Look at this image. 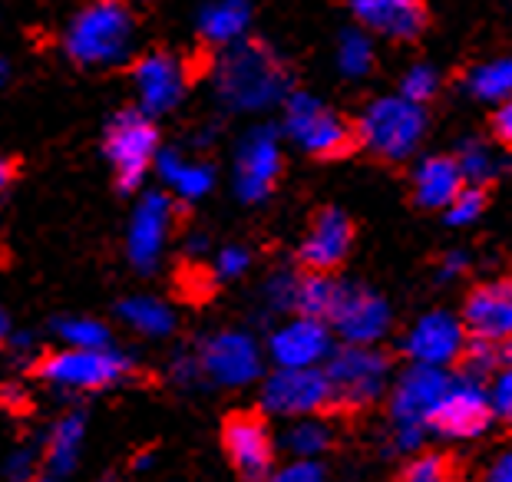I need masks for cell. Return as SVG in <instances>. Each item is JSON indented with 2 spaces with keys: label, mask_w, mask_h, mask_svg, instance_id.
<instances>
[{
  "label": "cell",
  "mask_w": 512,
  "mask_h": 482,
  "mask_svg": "<svg viewBox=\"0 0 512 482\" xmlns=\"http://www.w3.org/2000/svg\"><path fill=\"white\" fill-rule=\"evenodd\" d=\"M100 482H116V479H100Z\"/></svg>",
  "instance_id": "obj_53"
},
{
  "label": "cell",
  "mask_w": 512,
  "mask_h": 482,
  "mask_svg": "<svg viewBox=\"0 0 512 482\" xmlns=\"http://www.w3.org/2000/svg\"><path fill=\"white\" fill-rule=\"evenodd\" d=\"M265 482H328V469L318 459H291L288 466L271 469Z\"/></svg>",
  "instance_id": "obj_37"
},
{
  "label": "cell",
  "mask_w": 512,
  "mask_h": 482,
  "mask_svg": "<svg viewBox=\"0 0 512 482\" xmlns=\"http://www.w3.org/2000/svg\"><path fill=\"white\" fill-rule=\"evenodd\" d=\"M337 67H341L344 76H367L370 67H374V47L364 30H344L341 40H337Z\"/></svg>",
  "instance_id": "obj_30"
},
{
  "label": "cell",
  "mask_w": 512,
  "mask_h": 482,
  "mask_svg": "<svg viewBox=\"0 0 512 482\" xmlns=\"http://www.w3.org/2000/svg\"><path fill=\"white\" fill-rule=\"evenodd\" d=\"M172 222H176V208L166 192H146L136 202L126 232V258L133 261L136 271L149 275L159 268V258L172 235Z\"/></svg>",
  "instance_id": "obj_11"
},
{
  "label": "cell",
  "mask_w": 512,
  "mask_h": 482,
  "mask_svg": "<svg viewBox=\"0 0 512 482\" xmlns=\"http://www.w3.org/2000/svg\"><path fill=\"white\" fill-rule=\"evenodd\" d=\"M285 133L318 159H337L354 146L357 133L308 93L285 96Z\"/></svg>",
  "instance_id": "obj_7"
},
{
  "label": "cell",
  "mask_w": 512,
  "mask_h": 482,
  "mask_svg": "<svg viewBox=\"0 0 512 482\" xmlns=\"http://www.w3.org/2000/svg\"><path fill=\"white\" fill-rule=\"evenodd\" d=\"M463 172L450 156H430L423 159L413 172V199L420 208H446L453 195L463 189Z\"/></svg>",
  "instance_id": "obj_22"
},
{
  "label": "cell",
  "mask_w": 512,
  "mask_h": 482,
  "mask_svg": "<svg viewBox=\"0 0 512 482\" xmlns=\"http://www.w3.org/2000/svg\"><path fill=\"white\" fill-rule=\"evenodd\" d=\"M328 324L347 344H377L390 327V308L374 291L357 288V284H337Z\"/></svg>",
  "instance_id": "obj_12"
},
{
  "label": "cell",
  "mask_w": 512,
  "mask_h": 482,
  "mask_svg": "<svg viewBox=\"0 0 512 482\" xmlns=\"http://www.w3.org/2000/svg\"><path fill=\"white\" fill-rule=\"evenodd\" d=\"M83 443H86V416L83 413L60 416L57 426H53L50 436H47V453H43V466H47L57 479L73 473L76 463H80Z\"/></svg>",
  "instance_id": "obj_25"
},
{
  "label": "cell",
  "mask_w": 512,
  "mask_h": 482,
  "mask_svg": "<svg viewBox=\"0 0 512 482\" xmlns=\"http://www.w3.org/2000/svg\"><path fill=\"white\" fill-rule=\"evenodd\" d=\"M212 83L219 100L235 113H258L288 96V70L265 43L235 40L215 60Z\"/></svg>",
  "instance_id": "obj_1"
},
{
  "label": "cell",
  "mask_w": 512,
  "mask_h": 482,
  "mask_svg": "<svg viewBox=\"0 0 512 482\" xmlns=\"http://www.w3.org/2000/svg\"><path fill=\"white\" fill-rule=\"evenodd\" d=\"M4 473H7V482H30L37 473V453L27 446L14 449L7 459V466H4Z\"/></svg>",
  "instance_id": "obj_39"
},
{
  "label": "cell",
  "mask_w": 512,
  "mask_h": 482,
  "mask_svg": "<svg viewBox=\"0 0 512 482\" xmlns=\"http://www.w3.org/2000/svg\"><path fill=\"white\" fill-rule=\"evenodd\" d=\"M456 166L463 172V182L466 185H483L493 179V156H489V149L483 142H463L460 146V156H456Z\"/></svg>",
  "instance_id": "obj_33"
},
{
  "label": "cell",
  "mask_w": 512,
  "mask_h": 482,
  "mask_svg": "<svg viewBox=\"0 0 512 482\" xmlns=\"http://www.w3.org/2000/svg\"><path fill=\"white\" fill-rule=\"evenodd\" d=\"M156 172H159V179L162 185L172 192V195H179V199L185 202H195V199H202V195H209L212 192V185H215V169L209 166V162H195V159H185L179 156V152H156Z\"/></svg>",
  "instance_id": "obj_23"
},
{
  "label": "cell",
  "mask_w": 512,
  "mask_h": 482,
  "mask_svg": "<svg viewBox=\"0 0 512 482\" xmlns=\"http://www.w3.org/2000/svg\"><path fill=\"white\" fill-rule=\"evenodd\" d=\"M252 24V4L248 0H212L199 10V37L215 47L242 40Z\"/></svg>",
  "instance_id": "obj_24"
},
{
  "label": "cell",
  "mask_w": 512,
  "mask_h": 482,
  "mask_svg": "<svg viewBox=\"0 0 512 482\" xmlns=\"http://www.w3.org/2000/svg\"><path fill=\"white\" fill-rule=\"evenodd\" d=\"M334 298H337V281L328 278V271H311V275L294 281L291 311H298L304 317H321V321H328V314L334 308Z\"/></svg>",
  "instance_id": "obj_28"
},
{
  "label": "cell",
  "mask_w": 512,
  "mask_h": 482,
  "mask_svg": "<svg viewBox=\"0 0 512 482\" xmlns=\"http://www.w3.org/2000/svg\"><path fill=\"white\" fill-rule=\"evenodd\" d=\"M400 482H456V469L440 453H423L403 469Z\"/></svg>",
  "instance_id": "obj_34"
},
{
  "label": "cell",
  "mask_w": 512,
  "mask_h": 482,
  "mask_svg": "<svg viewBox=\"0 0 512 482\" xmlns=\"http://www.w3.org/2000/svg\"><path fill=\"white\" fill-rule=\"evenodd\" d=\"M483 482H512V449H506V453H499L493 459V466L486 469Z\"/></svg>",
  "instance_id": "obj_45"
},
{
  "label": "cell",
  "mask_w": 512,
  "mask_h": 482,
  "mask_svg": "<svg viewBox=\"0 0 512 482\" xmlns=\"http://www.w3.org/2000/svg\"><path fill=\"white\" fill-rule=\"evenodd\" d=\"M354 241V225L341 208H324L314 215V222L304 235L298 258L308 271H331L347 258Z\"/></svg>",
  "instance_id": "obj_20"
},
{
  "label": "cell",
  "mask_w": 512,
  "mask_h": 482,
  "mask_svg": "<svg viewBox=\"0 0 512 482\" xmlns=\"http://www.w3.org/2000/svg\"><path fill=\"white\" fill-rule=\"evenodd\" d=\"M199 370L215 387H248L261 374V347L245 331H219L199 347Z\"/></svg>",
  "instance_id": "obj_9"
},
{
  "label": "cell",
  "mask_w": 512,
  "mask_h": 482,
  "mask_svg": "<svg viewBox=\"0 0 512 482\" xmlns=\"http://www.w3.org/2000/svg\"><path fill=\"white\" fill-rule=\"evenodd\" d=\"M225 456L245 482H265L275 469V436L255 413H235L225 423Z\"/></svg>",
  "instance_id": "obj_14"
},
{
  "label": "cell",
  "mask_w": 512,
  "mask_h": 482,
  "mask_svg": "<svg viewBox=\"0 0 512 482\" xmlns=\"http://www.w3.org/2000/svg\"><path fill=\"white\" fill-rule=\"evenodd\" d=\"M463 327L473 337L503 344L512 337V278L486 281L463 304Z\"/></svg>",
  "instance_id": "obj_19"
},
{
  "label": "cell",
  "mask_w": 512,
  "mask_h": 482,
  "mask_svg": "<svg viewBox=\"0 0 512 482\" xmlns=\"http://www.w3.org/2000/svg\"><path fill=\"white\" fill-rule=\"evenodd\" d=\"M331 350L334 341L328 321L304 314L285 321L268 341V357L275 360V367H321L331 357Z\"/></svg>",
  "instance_id": "obj_16"
},
{
  "label": "cell",
  "mask_w": 512,
  "mask_h": 482,
  "mask_svg": "<svg viewBox=\"0 0 512 482\" xmlns=\"http://www.w3.org/2000/svg\"><path fill=\"white\" fill-rule=\"evenodd\" d=\"M172 380H176L179 387H195V383L202 380L199 357H195V354H179L176 360H172Z\"/></svg>",
  "instance_id": "obj_43"
},
{
  "label": "cell",
  "mask_w": 512,
  "mask_h": 482,
  "mask_svg": "<svg viewBox=\"0 0 512 482\" xmlns=\"http://www.w3.org/2000/svg\"><path fill=\"white\" fill-rule=\"evenodd\" d=\"M103 149L110 166L116 169L119 189L123 192L139 189L159 152V133L152 126V116H146L143 109H123V113H116L110 119V126H106Z\"/></svg>",
  "instance_id": "obj_5"
},
{
  "label": "cell",
  "mask_w": 512,
  "mask_h": 482,
  "mask_svg": "<svg viewBox=\"0 0 512 482\" xmlns=\"http://www.w3.org/2000/svg\"><path fill=\"white\" fill-rule=\"evenodd\" d=\"M470 93L476 100H486V103H503L512 96V57L506 60H493V63H483L470 73Z\"/></svg>",
  "instance_id": "obj_29"
},
{
  "label": "cell",
  "mask_w": 512,
  "mask_h": 482,
  "mask_svg": "<svg viewBox=\"0 0 512 482\" xmlns=\"http://www.w3.org/2000/svg\"><path fill=\"white\" fill-rule=\"evenodd\" d=\"M463 268H466V255H463V251H450V255L443 258V265H440V278L450 281V278L460 275Z\"/></svg>",
  "instance_id": "obj_46"
},
{
  "label": "cell",
  "mask_w": 512,
  "mask_h": 482,
  "mask_svg": "<svg viewBox=\"0 0 512 482\" xmlns=\"http://www.w3.org/2000/svg\"><path fill=\"white\" fill-rule=\"evenodd\" d=\"M63 47L83 67H119L136 47L133 10L126 0H93L70 20Z\"/></svg>",
  "instance_id": "obj_2"
},
{
  "label": "cell",
  "mask_w": 512,
  "mask_h": 482,
  "mask_svg": "<svg viewBox=\"0 0 512 482\" xmlns=\"http://www.w3.org/2000/svg\"><path fill=\"white\" fill-rule=\"evenodd\" d=\"M324 374H328L334 407L364 410L387 390L390 360L374 350V344H344L324 360Z\"/></svg>",
  "instance_id": "obj_4"
},
{
  "label": "cell",
  "mask_w": 512,
  "mask_h": 482,
  "mask_svg": "<svg viewBox=\"0 0 512 482\" xmlns=\"http://www.w3.org/2000/svg\"><path fill=\"white\" fill-rule=\"evenodd\" d=\"M354 133L377 159L403 162L417 152L427 133V113L420 103H410L403 96H380L364 109Z\"/></svg>",
  "instance_id": "obj_3"
},
{
  "label": "cell",
  "mask_w": 512,
  "mask_h": 482,
  "mask_svg": "<svg viewBox=\"0 0 512 482\" xmlns=\"http://www.w3.org/2000/svg\"><path fill=\"white\" fill-rule=\"evenodd\" d=\"M450 374L443 367L430 364H410L394 383L390 393V416L394 423H420L427 426L430 410L437 407V400L443 397V390L450 387Z\"/></svg>",
  "instance_id": "obj_18"
},
{
  "label": "cell",
  "mask_w": 512,
  "mask_h": 482,
  "mask_svg": "<svg viewBox=\"0 0 512 482\" xmlns=\"http://www.w3.org/2000/svg\"><path fill=\"white\" fill-rule=\"evenodd\" d=\"M357 24L390 40H417L427 30L423 0H351Z\"/></svg>",
  "instance_id": "obj_21"
},
{
  "label": "cell",
  "mask_w": 512,
  "mask_h": 482,
  "mask_svg": "<svg viewBox=\"0 0 512 482\" xmlns=\"http://www.w3.org/2000/svg\"><path fill=\"white\" fill-rule=\"evenodd\" d=\"M437 86H440V76L433 67H427V63H420V67H410L407 76L400 80V96L410 103H430L433 96H437Z\"/></svg>",
  "instance_id": "obj_36"
},
{
  "label": "cell",
  "mask_w": 512,
  "mask_h": 482,
  "mask_svg": "<svg viewBox=\"0 0 512 482\" xmlns=\"http://www.w3.org/2000/svg\"><path fill=\"white\" fill-rule=\"evenodd\" d=\"M281 172V142L275 126L252 129L242 146H238V169H235V195L248 205L265 202L275 189Z\"/></svg>",
  "instance_id": "obj_13"
},
{
  "label": "cell",
  "mask_w": 512,
  "mask_h": 482,
  "mask_svg": "<svg viewBox=\"0 0 512 482\" xmlns=\"http://www.w3.org/2000/svg\"><path fill=\"white\" fill-rule=\"evenodd\" d=\"M463 344L466 327L460 317H453L450 311H430L403 337V354L410 357V364L450 367L460 357Z\"/></svg>",
  "instance_id": "obj_15"
},
{
  "label": "cell",
  "mask_w": 512,
  "mask_h": 482,
  "mask_svg": "<svg viewBox=\"0 0 512 482\" xmlns=\"http://www.w3.org/2000/svg\"><path fill=\"white\" fill-rule=\"evenodd\" d=\"M119 317L143 337H169L176 331V314H172L169 304H162L159 298H146V294L126 298L119 304Z\"/></svg>",
  "instance_id": "obj_26"
},
{
  "label": "cell",
  "mask_w": 512,
  "mask_h": 482,
  "mask_svg": "<svg viewBox=\"0 0 512 482\" xmlns=\"http://www.w3.org/2000/svg\"><path fill=\"white\" fill-rule=\"evenodd\" d=\"M53 331L63 341V347H106L113 341L110 327L93 317H60Z\"/></svg>",
  "instance_id": "obj_31"
},
{
  "label": "cell",
  "mask_w": 512,
  "mask_h": 482,
  "mask_svg": "<svg viewBox=\"0 0 512 482\" xmlns=\"http://www.w3.org/2000/svg\"><path fill=\"white\" fill-rule=\"evenodd\" d=\"M331 440H334L331 426L318 420L314 413H308L288 426L285 436H281V446L288 449L291 459H318L321 453L331 449Z\"/></svg>",
  "instance_id": "obj_27"
},
{
  "label": "cell",
  "mask_w": 512,
  "mask_h": 482,
  "mask_svg": "<svg viewBox=\"0 0 512 482\" xmlns=\"http://www.w3.org/2000/svg\"><path fill=\"white\" fill-rule=\"evenodd\" d=\"M489 403H493L496 416H503V420L512 423V367L496 377L493 390H489Z\"/></svg>",
  "instance_id": "obj_41"
},
{
  "label": "cell",
  "mask_w": 512,
  "mask_h": 482,
  "mask_svg": "<svg viewBox=\"0 0 512 482\" xmlns=\"http://www.w3.org/2000/svg\"><path fill=\"white\" fill-rule=\"evenodd\" d=\"M261 403L275 416H308L331 407L324 367H278L261 387Z\"/></svg>",
  "instance_id": "obj_10"
},
{
  "label": "cell",
  "mask_w": 512,
  "mask_h": 482,
  "mask_svg": "<svg viewBox=\"0 0 512 482\" xmlns=\"http://www.w3.org/2000/svg\"><path fill=\"white\" fill-rule=\"evenodd\" d=\"M483 208H486L483 185H463V189L453 195V202L446 205V222L456 225V228L470 225V222H476L479 215H483Z\"/></svg>",
  "instance_id": "obj_35"
},
{
  "label": "cell",
  "mask_w": 512,
  "mask_h": 482,
  "mask_svg": "<svg viewBox=\"0 0 512 482\" xmlns=\"http://www.w3.org/2000/svg\"><path fill=\"white\" fill-rule=\"evenodd\" d=\"M493 133H496L499 142H503V146L512 149V96L499 103L496 116H493Z\"/></svg>",
  "instance_id": "obj_44"
},
{
  "label": "cell",
  "mask_w": 512,
  "mask_h": 482,
  "mask_svg": "<svg viewBox=\"0 0 512 482\" xmlns=\"http://www.w3.org/2000/svg\"><path fill=\"white\" fill-rule=\"evenodd\" d=\"M499 357H503V364L512 367V337H509V341H503V350H499Z\"/></svg>",
  "instance_id": "obj_50"
},
{
  "label": "cell",
  "mask_w": 512,
  "mask_h": 482,
  "mask_svg": "<svg viewBox=\"0 0 512 482\" xmlns=\"http://www.w3.org/2000/svg\"><path fill=\"white\" fill-rule=\"evenodd\" d=\"M493 423V403H489V390L473 377H456L450 387L443 390L437 407L427 416V430L446 436V440H473V436L486 433Z\"/></svg>",
  "instance_id": "obj_8"
},
{
  "label": "cell",
  "mask_w": 512,
  "mask_h": 482,
  "mask_svg": "<svg viewBox=\"0 0 512 482\" xmlns=\"http://www.w3.org/2000/svg\"><path fill=\"white\" fill-rule=\"evenodd\" d=\"M248 268H252V251L242 248V245H228L215 255V275H219L222 281L242 278Z\"/></svg>",
  "instance_id": "obj_38"
},
{
  "label": "cell",
  "mask_w": 512,
  "mask_h": 482,
  "mask_svg": "<svg viewBox=\"0 0 512 482\" xmlns=\"http://www.w3.org/2000/svg\"><path fill=\"white\" fill-rule=\"evenodd\" d=\"M294 275H288V271H281V275H275L268 284H265V298L275 311H291V301H294Z\"/></svg>",
  "instance_id": "obj_40"
},
{
  "label": "cell",
  "mask_w": 512,
  "mask_h": 482,
  "mask_svg": "<svg viewBox=\"0 0 512 482\" xmlns=\"http://www.w3.org/2000/svg\"><path fill=\"white\" fill-rule=\"evenodd\" d=\"M152 466V453H139L136 459H133V469L136 473H143V469H149Z\"/></svg>",
  "instance_id": "obj_48"
},
{
  "label": "cell",
  "mask_w": 512,
  "mask_h": 482,
  "mask_svg": "<svg viewBox=\"0 0 512 482\" xmlns=\"http://www.w3.org/2000/svg\"><path fill=\"white\" fill-rule=\"evenodd\" d=\"M133 83H136V96H139V109L146 116H162L172 113L182 96H185V76L182 60H176L172 53H146L143 60L133 67Z\"/></svg>",
  "instance_id": "obj_17"
},
{
  "label": "cell",
  "mask_w": 512,
  "mask_h": 482,
  "mask_svg": "<svg viewBox=\"0 0 512 482\" xmlns=\"http://www.w3.org/2000/svg\"><path fill=\"white\" fill-rule=\"evenodd\" d=\"M10 337V317L4 314V308H0V344H4Z\"/></svg>",
  "instance_id": "obj_49"
},
{
  "label": "cell",
  "mask_w": 512,
  "mask_h": 482,
  "mask_svg": "<svg viewBox=\"0 0 512 482\" xmlns=\"http://www.w3.org/2000/svg\"><path fill=\"white\" fill-rule=\"evenodd\" d=\"M423 436H427V426L420 423H394V449L397 453H413Z\"/></svg>",
  "instance_id": "obj_42"
},
{
  "label": "cell",
  "mask_w": 512,
  "mask_h": 482,
  "mask_svg": "<svg viewBox=\"0 0 512 482\" xmlns=\"http://www.w3.org/2000/svg\"><path fill=\"white\" fill-rule=\"evenodd\" d=\"M463 364V377H473V380H483L489 370H493L499 360V344L493 341H483V337H473V341H466L460 357H456Z\"/></svg>",
  "instance_id": "obj_32"
},
{
  "label": "cell",
  "mask_w": 512,
  "mask_h": 482,
  "mask_svg": "<svg viewBox=\"0 0 512 482\" xmlns=\"http://www.w3.org/2000/svg\"><path fill=\"white\" fill-rule=\"evenodd\" d=\"M37 482H60L57 476H47V479H37Z\"/></svg>",
  "instance_id": "obj_52"
},
{
  "label": "cell",
  "mask_w": 512,
  "mask_h": 482,
  "mask_svg": "<svg viewBox=\"0 0 512 482\" xmlns=\"http://www.w3.org/2000/svg\"><path fill=\"white\" fill-rule=\"evenodd\" d=\"M7 76H10V67H7V60L0 57V83H7Z\"/></svg>",
  "instance_id": "obj_51"
},
{
  "label": "cell",
  "mask_w": 512,
  "mask_h": 482,
  "mask_svg": "<svg viewBox=\"0 0 512 482\" xmlns=\"http://www.w3.org/2000/svg\"><path fill=\"white\" fill-rule=\"evenodd\" d=\"M7 185H10V166H7V162H4V159H0V199H4Z\"/></svg>",
  "instance_id": "obj_47"
},
{
  "label": "cell",
  "mask_w": 512,
  "mask_h": 482,
  "mask_svg": "<svg viewBox=\"0 0 512 482\" xmlns=\"http://www.w3.org/2000/svg\"><path fill=\"white\" fill-rule=\"evenodd\" d=\"M133 364L126 354L106 347H63L40 364V377L63 390H106L123 380Z\"/></svg>",
  "instance_id": "obj_6"
}]
</instances>
